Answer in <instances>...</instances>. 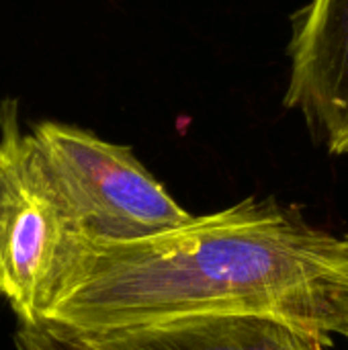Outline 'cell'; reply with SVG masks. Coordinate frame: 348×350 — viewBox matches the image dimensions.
<instances>
[{
  "mask_svg": "<svg viewBox=\"0 0 348 350\" xmlns=\"http://www.w3.org/2000/svg\"><path fill=\"white\" fill-rule=\"evenodd\" d=\"M103 350H330L332 338L260 316H195L103 334H78Z\"/></svg>",
  "mask_w": 348,
  "mask_h": 350,
  "instance_id": "5b68a950",
  "label": "cell"
},
{
  "mask_svg": "<svg viewBox=\"0 0 348 350\" xmlns=\"http://www.w3.org/2000/svg\"><path fill=\"white\" fill-rule=\"evenodd\" d=\"M16 350H103L90 340L53 328L49 324L41 326H18Z\"/></svg>",
  "mask_w": 348,
  "mask_h": 350,
  "instance_id": "8992f818",
  "label": "cell"
},
{
  "mask_svg": "<svg viewBox=\"0 0 348 350\" xmlns=\"http://www.w3.org/2000/svg\"><path fill=\"white\" fill-rule=\"evenodd\" d=\"M285 107L297 109L316 142L348 154V0H310L293 23Z\"/></svg>",
  "mask_w": 348,
  "mask_h": 350,
  "instance_id": "277c9868",
  "label": "cell"
},
{
  "mask_svg": "<svg viewBox=\"0 0 348 350\" xmlns=\"http://www.w3.org/2000/svg\"><path fill=\"white\" fill-rule=\"evenodd\" d=\"M29 135L90 242L142 240L191 217L129 148L55 121L35 125Z\"/></svg>",
  "mask_w": 348,
  "mask_h": 350,
  "instance_id": "3957f363",
  "label": "cell"
},
{
  "mask_svg": "<svg viewBox=\"0 0 348 350\" xmlns=\"http://www.w3.org/2000/svg\"><path fill=\"white\" fill-rule=\"evenodd\" d=\"M347 342H348V340H347Z\"/></svg>",
  "mask_w": 348,
  "mask_h": 350,
  "instance_id": "52a82bcc",
  "label": "cell"
},
{
  "mask_svg": "<svg viewBox=\"0 0 348 350\" xmlns=\"http://www.w3.org/2000/svg\"><path fill=\"white\" fill-rule=\"evenodd\" d=\"M195 316H260L348 340V236L250 197L150 238L90 242L45 324L90 336Z\"/></svg>",
  "mask_w": 348,
  "mask_h": 350,
  "instance_id": "6da1fadb",
  "label": "cell"
},
{
  "mask_svg": "<svg viewBox=\"0 0 348 350\" xmlns=\"http://www.w3.org/2000/svg\"><path fill=\"white\" fill-rule=\"evenodd\" d=\"M90 240L53 187L29 133L0 131V299L18 326L45 324Z\"/></svg>",
  "mask_w": 348,
  "mask_h": 350,
  "instance_id": "7a4b0ae2",
  "label": "cell"
}]
</instances>
